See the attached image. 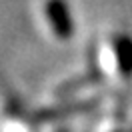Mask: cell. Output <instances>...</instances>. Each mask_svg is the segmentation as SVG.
I'll list each match as a JSON object with an SVG mask.
<instances>
[{"label":"cell","instance_id":"cell-1","mask_svg":"<svg viewBox=\"0 0 132 132\" xmlns=\"http://www.w3.org/2000/svg\"><path fill=\"white\" fill-rule=\"evenodd\" d=\"M44 12H46V20L56 38L68 40L74 36V20H72L66 0H46Z\"/></svg>","mask_w":132,"mask_h":132},{"label":"cell","instance_id":"cell-2","mask_svg":"<svg viewBox=\"0 0 132 132\" xmlns=\"http://www.w3.org/2000/svg\"><path fill=\"white\" fill-rule=\"evenodd\" d=\"M114 58H116V68L124 78L132 76V38L128 34H118L114 36Z\"/></svg>","mask_w":132,"mask_h":132},{"label":"cell","instance_id":"cell-3","mask_svg":"<svg viewBox=\"0 0 132 132\" xmlns=\"http://www.w3.org/2000/svg\"><path fill=\"white\" fill-rule=\"evenodd\" d=\"M118 132H122V130H118Z\"/></svg>","mask_w":132,"mask_h":132}]
</instances>
